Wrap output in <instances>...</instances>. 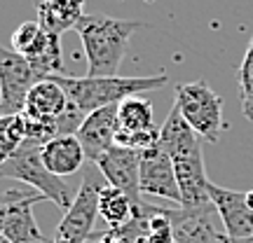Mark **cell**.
<instances>
[{"instance_id":"1","label":"cell","mask_w":253,"mask_h":243,"mask_svg":"<svg viewBox=\"0 0 253 243\" xmlns=\"http://www.w3.org/2000/svg\"><path fill=\"white\" fill-rule=\"evenodd\" d=\"M160 145L171 157L178 189H181V206L192 208V210L213 206V201L209 197L211 180L207 178V169H204L202 138L183 119L176 105L167 115L164 124L160 126Z\"/></svg>"},{"instance_id":"2","label":"cell","mask_w":253,"mask_h":243,"mask_svg":"<svg viewBox=\"0 0 253 243\" xmlns=\"http://www.w3.org/2000/svg\"><path fill=\"white\" fill-rule=\"evenodd\" d=\"M148 28L145 21L115 19L106 14H84L75 26L84 47L87 77H113L126 54L129 40L136 31Z\"/></svg>"},{"instance_id":"3","label":"cell","mask_w":253,"mask_h":243,"mask_svg":"<svg viewBox=\"0 0 253 243\" xmlns=\"http://www.w3.org/2000/svg\"><path fill=\"white\" fill-rule=\"evenodd\" d=\"M66 91V96L78 110L84 115H89L94 110L106 108V105H120L129 96H138V94H148V91H157L169 84V77L160 72V75H138V77H122V75H113V77H73V75H54Z\"/></svg>"},{"instance_id":"4","label":"cell","mask_w":253,"mask_h":243,"mask_svg":"<svg viewBox=\"0 0 253 243\" xmlns=\"http://www.w3.org/2000/svg\"><path fill=\"white\" fill-rule=\"evenodd\" d=\"M42 145L36 140H24V145L17 152L9 157L7 162L0 166V178H9V180H19L28 185L31 189H36L38 194H42L47 201H52L54 206H59L66 213L73 206V189L63 182V178L54 175V173L42 164L40 157Z\"/></svg>"},{"instance_id":"5","label":"cell","mask_w":253,"mask_h":243,"mask_svg":"<svg viewBox=\"0 0 253 243\" xmlns=\"http://www.w3.org/2000/svg\"><path fill=\"white\" fill-rule=\"evenodd\" d=\"M183 119L188 122L202 140L218 143L225 131L223 119V99L209 87L207 82H185L176 87V103H173Z\"/></svg>"},{"instance_id":"6","label":"cell","mask_w":253,"mask_h":243,"mask_svg":"<svg viewBox=\"0 0 253 243\" xmlns=\"http://www.w3.org/2000/svg\"><path fill=\"white\" fill-rule=\"evenodd\" d=\"M103 185H106V178L101 175L96 164L84 171L78 194L73 199V206L63 213L52 243H87V239L91 236L94 220L99 215V194Z\"/></svg>"},{"instance_id":"7","label":"cell","mask_w":253,"mask_h":243,"mask_svg":"<svg viewBox=\"0 0 253 243\" xmlns=\"http://www.w3.org/2000/svg\"><path fill=\"white\" fill-rule=\"evenodd\" d=\"M94 164H96V169L101 171V175L106 178L108 185L122 189L126 197L134 201L136 208H138V215H141L143 208L148 206L143 201V192H141V152L113 145L108 152L101 154Z\"/></svg>"},{"instance_id":"8","label":"cell","mask_w":253,"mask_h":243,"mask_svg":"<svg viewBox=\"0 0 253 243\" xmlns=\"http://www.w3.org/2000/svg\"><path fill=\"white\" fill-rule=\"evenodd\" d=\"M36 82L38 75L26 56L0 45V108L5 115L24 110L26 94Z\"/></svg>"},{"instance_id":"9","label":"cell","mask_w":253,"mask_h":243,"mask_svg":"<svg viewBox=\"0 0 253 243\" xmlns=\"http://www.w3.org/2000/svg\"><path fill=\"white\" fill-rule=\"evenodd\" d=\"M141 192L148 197L176 201L181 206V189H178L171 157L160 145V140L141 152Z\"/></svg>"},{"instance_id":"10","label":"cell","mask_w":253,"mask_h":243,"mask_svg":"<svg viewBox=\"0 0 253 243\" xmlns=\"http://www.w3.org/2000/svg\"><path fill=\"white\" fill-rule=\"evenodd\" d=\"M209 197L216 206L218 217L223 220L225 236L244 239L253 236V208L246 201V192L220 187L216 182H209Z\"/></svg>"},{"instance_id":"11","label":"cell","mask_w":253,"mask_h":243,"mask_svg":"<svg viewBox=\"0 0 253 243\" xmlns=\"http://www.w3.org/2000/svg\"><path fill=\"white\" fill-rule=\"evenodd\" d=\"M118 105H106L89 112L84 122L78 129V140L84 147V154L91 164L99 159L101 154H106L115 145L118 136Z\"/></svg>"},{"instance_id":"12","label":"cell","mask_w":253,"mask_h":243,"mask_svg":"<svg viewBox=\"0 0 253 243\" xmlns=\"http://www.w3.org/2000/svg\"><path fill=\"white\" fill-rule=\"evenodd\" d=\"M173 222V236L176 243H223L225 236L218 234L213 227V213L216 206L209 208H169Z\"/></svg>"},{"instance_id":"13","label":"cell","mask_w":253,"mask_h":243,"mask_svg":"<svg viewBox=\"0 0 253 243\" xmlns=\"http://www.w3.org/2000/svg\"><path fill=\"white\" fill-rule=\"evenodd\" d=\"M40 157H42V164L59 178L82 171V166L87 162L84 147L78 140V136H56L52 140H47L40 150Z\"/></svg>"},{"instance_id":"14","label":"cell","mask_w":253,"mask_h":243,"mask_svg":"<svg viewBox=\"0 0 253 243\" xmlns=\"http://www.w3.org/2000/svg\"><path fill=\"white\" fill-rule=\"evenodd\" d=\"M40 26L63 35L66 31H75L84 17V0H33Z\"/></svg>"},{"instance_id":"15","label":"cell","mask_w":253,"mask_h":243,"mask_svg":"<svg viewBox=\"0 0 253 243\" xmlns=\"http://www.w3.org/2000/svg\"><path fill=\"white\" fill-rule=\"evenodd\" d=\"M68 108V96L54 77L38 80L24 101V117H59Z\"/></svg>"},{"instance_id":"16","label":"cell","mask_w":253,"mask_h":243,"mask_svg":"<svg viewBox=\"0 0 253 243\" xmlns=\"http://www.w3.org/2000/svg\"><path fill=\"white\" fill-rule=\"evenodd\" d=\"M42 199H45L42 194L33 192L31 197L21 199V201H17L12 206V210H9V215H7L5 232H2V236L9 243H52L42 236L36 217H33V206H36L38 201H42Z\"/></svg>"},{"instance_id":"17","label":"cell","mask_w":253,"mask_h":243,"mask_svg":"<svg viewBox=\"0 0 253 243\" xmlns=\"http://www.w3.org/2000/svg\"><path fill=\"white\" fill-rule=\"evenodd\" d=\"M99 215L106 220V225H110V229H122L138 217V208L122 189L106 182L99 194Z\"/></svg>"},{"instance_id":"18","label":"cell","mask_w":253,"mask_h":243,"mask_svg":"<svg viewBox=\"0 0 253 243\" xmlns=\"http://www.w3.org/2000/svg\"><path fill=\"white\" fill-rule=\"evenodd\" d=\"M118 129L122 131H153L155 124L153 103L143 96H129L118 105Z\"/></svg>"},{"instance_id":"19","label":"cell","mask_w":253,"mask_h":243,"mask_svg":"<svg viewBox=\"0 0 253 243\" xmlns=\"http://www.w3.org/2000/svg\"><path fill=\"white\" fill-rule=\"evenodd\" d=\"M28 63L33 66L38 80H47V77H54V75H68L66 68H63L61 35L47 31V37H45V42H42V47L28 59Z\"/></svg>"},{"instance_id":"20","label":"cell","mask_w":253,"mask_h":243,"mask_svg":"<svg viewBox=\"0 0 253 243\" xmlns=\"http://www.w3.org/2000/svg\"><path fill=\"white\" fill-rule=\"evenodd\" d=\"M26 140V119L21 112L0 115V166Z\"/></svg>"},{"instance_id":"21","label":"cell","mask_w":253,"mask_h":243,"mask_svg":"<svg viewBox=\"0 0 253 243\" xmlns=\"http://www.w3.org/2000/svg\"><path fill=\"white\" fill-rule=\"evenodd\" d=\"M45 37H47V31L40 26V21H24L12 33V49L19 52L21 56L31 59L42 47Z\"/></svg>"},{"instance_id":"22","label":"cell","mask_w":253,"mask_h":243,"mask_svg":"<svg viewBox=\"0 0 253 243\" xmlns=\"http://www.w3.org/2000/svg\"><path fill=\"white\" fill-rule=\"evenodd\" d=\"M239 99H242V115L253 122V37L239 66Z\"/></svg>"},{"instance_id":"23","label":"cell","mask_w":253,"mask_h":243,"mask_svg":"<svg viewBox=\"0 0 253 243\" xmlns=\"http://www.w3.org/2000/svg\"><path fill=\"white\" fill-rule=\"evenodd\" d=\"M36 189H19V187H12V189H5V192H0V236L5 232V225H7V215L12 206L21 201V199L31 197Z\"/></svg>"},{"instance_id":"24","label":"cell","mask_w":253,"mask_h":243,"mask_svg":"<svg viewBox=\"0 0 253 243\" xmlns=\"http://www.w3.org/2000/svg\"><path fill=\"white\" fill-rule=\"evenodd\" d=\"M223 243H253V236H244V239H232V236H225Z\"/></svg>"},{"instance_id":"25","label":"cell","mask_w":253,"mask_h":243,"mask_svg":"<svg viewBox=\"0 0 253 243\" xmlns=\"http://www.w3.org/2000/svg\"><path fill=\"white\" fill-rule=\"evenodd\" d=\"M0 243H9L7 239H5V236H0Z\"/></svg>"},{"instance_id":"26","label":"cell","mask_w":253,"mask_h":243,"mask_svg":"<svg viewBox=\"0 0 253 243\" xmlns=\"http://www.w3.org/2000/svg\"><path fill=\"white\" fill-rule=\"evenodd\" d=\"M0 115H5V112H2V108H0Z\"/></svg>"}]
</instances>
